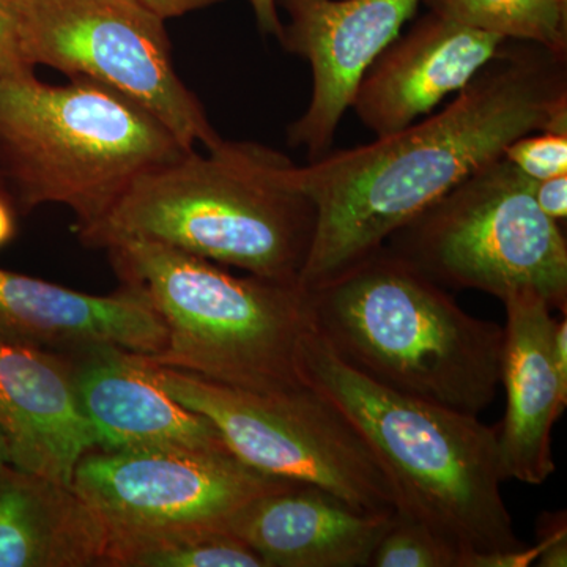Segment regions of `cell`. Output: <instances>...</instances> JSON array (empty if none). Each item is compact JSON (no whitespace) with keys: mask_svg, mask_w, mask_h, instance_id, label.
<instances>
[{"mask_svg":"<svg viewBox=\"0 0 567 567\" xmlns=\"http://www.w3.org/2000/svg\"><path fill=\"white\" fill-rule=\"evenodd\" d=\"M33 71L24 61L10 0H0V78Z\"/></svg>","mask_w":567,"mask_h":567,"instance_id":"cell-23","label":"cell"},{"mask_svg":"<svg viewBox=\"0 0 567 567\" xmlns=\"http://www.w3.org/2000/svg\"><path fill=\"white\" fill-rule=\"evenodd\" d=\"M386 248L429 279L505 300L533 292L566 315L567 241L533 196V181L505 156L429 205Z\"/></svg>","mask_w":567,"mask_h":567,"instance_id":"cell-7","label":"cell"},{"mask_svg":"<svg viewBox=\"0 0 567 567\" xmlns=\"http://www.w3.org/2000/svg\"><path fill=\"white\" fill-rule=\"evenodd\" d=\"M371 567H458V557L431 529L395 511Z\"/></svg>","mask_w":567,"mask_h":567,"instance_id":"cell-21","label":"cell"},{"mask_svg":"<svg viewBox=\"0 0 567 567\" xmlns=\"http://www.w3.org/2000/svg\"><path fill=\"white\" fill-rule=\"evenodd\" d=\"M24 61L87 78L140 104L183 147L223 137L178 76L166 20L137 0H10Z\"/></svg>","mask_w":567,"mask_h":567,"instance_id":"cell-9","label":"cell"},{"mask_svg":"<svg viewBox=\"0 0 567 567\" xmlns=\"http://www.w3.org/2000/svg\"><path fill=\"white\" fill-rule=\"evenodd\" d=\"M104 567H265L262 559L229 532L177 529L111 536Z\"/></svg>","mask_w":567,"mask_h":567,"instance_id":"cell-19","label":"cell"},{"mask_svg":"<svg viewBox=\"0 0 567 567\" xmlns=\"http://www.w3.org/2000/svg\"><path fill=\"white\" fill-rule=\"evenodd\" d=\"M391 518L358 511L323 488L290 484L241 511L229 532L265 567H371Z\"/></svg>","mask_w":567,"mask_h":567,"instance_id":"cell-16","label":"cell"},{"mask_svg":"<svg viewBox=\"0 0 567 567\" xmlns=\"http://www.w3.org/2000/svg\"><path fill=\"white\" fill-rule=\"evenodd\" d=\"M13 205L0 193V248L10 244L17 235V215Z\"/></svg>","mask_w":567,"mask_h":567,"instance_id":"cell-28","label":"cell"},{"mask_svg":"<svg viewBox=\"0 0 567 567\" xmlns=\"http://www.w3.org/2000/svg\"><path fill=\"white\" fill-rule=\"evenodd\" d=\"M186 152L151 112L102 82L51 85L33 71L0 78V193L24 215L63 205L84 233L141 175Z\"/></svg>","mask_w":567,"mask_h":567,"instance_id":"cell-6","label":"cell"},{"mask_svg":"<svg viewBox=\"0 0 567 567\" xmlns=\"http://www.w3.org/2000/svg\"><path fill=\"white\" fill-rule=\"evenodd\" d=\"M423 0H276L287 14L279 44L311 65L308 107L287 128L290 147L309 163L333 151L336 133L375 59Z\"/></svg>","mask_w":567,"mask_h":567,"instance_id":"cell-11","label":"cell"},{"mask_svg":"<svg viewBox=\"0 0 567 567\" xmlns=\"http://www.w3.org/2000/svg\"><path fill=\"white\" fill-rule=\"evenodd\" d=\"M298 365L305 386L338 406L364 436L390 477L395 511L453 548L458 567L527 547L503 499L496 427L372 382L344 363L315 327L303 336Z\"/></svg>","mask_w":567,"mask_h":567,"instance_id":"cell-2","label":"cell"},{"mask_svg":"<svg viewBox=\"0 0 567 567\" xmlns=\"http://www.w3.org/2000/svg\"><path fill=\"white\" fill-rule=\"evenodd\" d=\"M308 292L317 333L372 382L470 415L495 401L505 328L470 316L385 245Z\"/></svg>","mask_w":567,"mask_h":567,"instance_id":"cell-4","label":"cell"},{"mask_svg":"<svg viewBox=\"0 0 567 567\" xmlns=\"http://www.w3.org/2000/svg\"><path fill=\"white\" fill-rule=\"evenodd\" d=\"M505 41L429 11L365 71L352 110L375 137L401 132L464 91Z\"/></svg>","mask_w":567,"mask_h":567,"instance_id":"cell-12","label":"cell"},{"mask_svg":"<svg viewBox=\"0 0 567 567\" xmlns=\"http://www.w3.org/2000/svg\"><path fill=\"white\" fill-rule=\"evenodd\" d=\"M137 2L155 11L163 20L167 21L185 17L192 11L207 9L216 3L227 2V0H137Z\"/></svg>","mask_w":567,"mask_h":567,"instance_id":"cell-25","label":"cell"},{"mask_svg":"<svg viewBox=\"0 0 567 567\" xmlns=\"http://www.w3.org/2000/svg\"><path fill=\"white\" fill-rule=\"evenodd\" d=\"M503 156L532 181L567 174V130H544L518 137Z\"/></svg>","mask_w":567,"mask_h":567,"instance_id":"cell-22","label":"cell"},{"mask_svg":"<svg viewBox=\"0 0 567 567\" xmlns=\"http://www.w3.org/2000/svg\"><path fill=\"white\" fill-rule=\"evenodd\" d=\"M533 196L540 210L555 223L567 218V174L546 181H533Z\"/></svg>","mask_w":567,"mask_h":567,"instance_id":"cell-24","label":"cell"},{"mask_svg":"<svg viewBox=\"0 0 567 567\" xmlns=\"http://www.w3.org/2000/svg\"><path fill=\"white\" fill-rule=\"evenodd\" d=\"M104 251L122 287L141 295L166 330L162 352L141 354L147 363L256 393L305 386L298 357L312 316L300 282L233 275L156 241Z\"/></svg>","mask_w":567,"mask_h":567,"instance_id":"cell-5","label":"cell"},{"mask_svg":"<svg viewBox=\"0 0 567 567\" xmlns=\"http://www.w3.org/2000/svg\"><path fill=\"white\" fill-rule=\"evenodd\" d=\"M132 354L155 385L207 417L244 464L264 475L323 488L363 513H395L394 488L371 446L344 413L312 388L256 393Z\"/></svg>","mask_w":567,"mask_h":567,"instance_id":"cell-8","label":"cell"},{"mask_svg":"<svg viewBox=\"0 0 567 567\" xmlns=\"http://www.w3.org/2000/svg\"><path fill=\"white\" fill-rule=\"evenodd\" d=\"M69 358L82 412L100 450L182 447L230 453L218 429L155 385L132 353L100 349Z\"/></svg>","mask_w":567,"mask_h":567,"instance_id":"cell-17","label":"cell"},{"mask_svg":"<svg viewBox=\"0 0 567 567\" xmlns=\"http://www.w3.org/2000/svg\"><path fill=\"white\" fill-rule=\"evenodd\" d=\"M106 550V525L73 486L0 465V567H103Z\"/></svg>","mask_w":567,"mask_h":567,"instance_id":"cell-18","label":"cell"},{"mask_svg":"<svg viewBox=\"0 0 567 567\" xmlns=\"http://www.w3.org/2000/svg\"><path fill=\"white\" fill-rule=\"evenodd\" d=\"M429 11L507 41L567 55V0H423Z\"/></svg>","mask_w":567,"mask_h":567,"instance_id":"cell-20","label":"cell"},{"mask_svg":"<svg viewBox=\"0 0 567 567\" xmlns=\"http://www.w3.org/2000/svg\"><path fill=\"white\" fill-rule=\"evenodd\" d=\"M295 166L259 142L223 140L205 155L194 148L141 175L78 237L96 249L156 241L259 278L300 282L317 210Z\"/></svg>","mask_w":567,"mask_h":567,"instance_id":"cell-3","label":"cell"},{"mask_svg":"<svg viewBox=\"0 0 567 567\" xmlns=\"http://www.w3.org/2000/svg\"><path fill=\"white\" fill-rule=\"evenodd\" d=\"M0 339L65 357L100 349L155 354L166 330L151 305L126 287L89 295L0 268Z\"/></svg>","mask_w":567,"mask_h":567,"instance_id":"cell-13","label":"cell"},{"mask_svg":"<svg viewBox=\"0 0 567 567\" xmlns=\"http://www.w3.org/2000/svg\"><path fill=\"white\" fill-rule=\"evenodd\" d=\"M506 308L502 385L506 412L496 425L506 480L540 486L554 475L551 431L567 405V388L554 363L550 305L533 292L503 300Z\"/></svg>","mask_w":567,"mask_h":567,"instance_id":"cell-15","label":"cell"},{"mask_svg":"<svg viewBox=\"0 0 567 567\" xmlns=\"http://www.w3.org/2000/svg\"><path fill=\"white\" fill-rule=\"evenodd\" d=\"M537 567H566L567 566V536L558 537L536 559Z\"/></svg>","mask_w":567,"mask_h":567,"instance_id":"cell-27","label":"cell"},{"mask_svg":"<svg viewBox=\"0 0 567 567\" xmlns=\"http://www.w3.org/2000/svg\"><path fill=\"white\" fill-rule=\"evenodd\" d=\"M567 130V55L505 41L442 111L371 144L295 166L316 204L315 241L300 284L331 281L525 134Z\"/></svg>","mask_w":567,"mask_h":567,"instance_id":"cell-1","label":"cell"},{"mask_svg":"<svg viewBox=\"0 0 567 567\" xmlns=\"http://www.w3.org/2000/svg\"><path fill=\"white\" fill-rule=\"evenodd\" d=\"M248 2L251 3L259 31L264 35L275 37L278 40L281 35L282 21L279 18L276 0H248Z\"/></svg>","mask_w":567,"mask_h":567,"instance_id":"cell-26","label":"cell"},{"mask_svg":"<svg viewBox=\"0 0 567 567\" xmlns=\"http://www.w3.org/2000/svg\"><path fill=\"white\" fill-rule=\"evenodd\" d=\"M10 464L9 458V450H7L6 440H3L2 434H0V465Z\"/></svg>","mask_w":567,"mask_h":567,"instance_id":"cell-29","label":"cell"},{"mask_svg":"<svg viewBox=\"0 0 567 567\" xmlns=\"http://www.w3.org/2000/svg\"><path fill=\"white\" fill-rule=\"evenodd\" d=\"M0 434L11 465L71 486L99 443L69 357L0 339Z\"/></svg>","mask_w":567,"mask_h":567,"instance_id":"cell-14","label":"cell"},{"mask_svg":"<svg viewBox=\"0 0 567 567\" xmlns=\"http://www.w3.org/2000/svg\"><path fill=\"white\" fill-rule=\"evenodd\" d=\"M290 484L297 483L264 475L230 453L95 447L81 458L71 486L102 518L110 539L177 529L229 532L241 511Z\"/></svg>","mask_w":567,"mask_h":567,"instance_id":"cell-10","label":"cell"}]
</instances>
